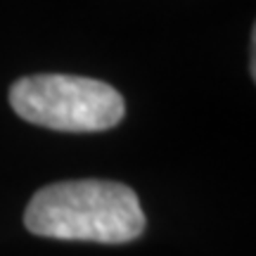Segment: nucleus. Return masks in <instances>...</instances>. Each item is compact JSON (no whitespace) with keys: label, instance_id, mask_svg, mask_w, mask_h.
I'll return each mask as SVG.
<instances>
[{"label":"nucleus","instance_id":"obj_2","mask_svg":"<svg viewBox=\"0 0 256 256\" xmlns=\"http://www.w3.org/2000/svg\"><path fill=\"white\" fill-rule=\"evenodd\" d=\"M10 104L24 121L60 133L110 130L126 114V102L116 88L72 74L24 76L12 83Z\"/></svg>","mask_w":256,"mask_h":256},{"label":"nucleus","instance_id":"obj_3","mask_svg":"<svg viewBox=\"0 0 256 256\" xmlns=\"http://www.w3.org/2000/svg\"><path fill=\"white\" fill-rule=\"evenodd\" d=\"M249 72H252V81H256V28H252V38H249Z\"/></svg>","mask_w":256,"mask_h":256},{"label":"nucleus","instance_id":"obj_1","mask_svg":"<svg viewBox=\"0 0 256 256\" xmlns=\"http://www.w3.org/2000/svg\"><path fill=\"white\" fill-rule=\"evenodd\" d=\"M24 226L38 238L126 244L142 235L147 220L138 194L114 180H62L31 197Z\"/></svg>","mask_w":256,"mask_h":256}]
</instances>
